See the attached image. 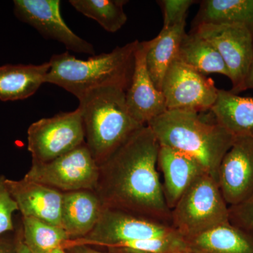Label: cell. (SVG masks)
Segmentation results:
<instances>
[{"label":"cell","mask_w":253,"mask_h":253,"mask_svg":"<svg viewBox=\"0 0 253 253\" xmlns=\"http://www.w3.org/2000/svg\"><path fill=\"white\" fill-rule=\"evenodd\" d=\"M160 144L145 126L99 166L96 191L104 208L171 226L158 169Z\"/></svg>","instance_id":"obj_1"},{"label":"cell","mask_w":253,"mask_h":253,"mask_svg":"<svg viewBox=\"0 0 253 253\" xmlns=\"http://www.w3.org/2000/svg\"><path fill=\"white\" fill-rule=\"evenodd\" d=\"M146 126L160 145L189 155L202 165L216 181L218 169L235 136L211 115L186 110H167Z\"/></svg>","instance_id":"obj_2"},{"label":"cell","mask_w":253,"mask_h":253,"mask_svg":"<svg viewBox=\"0 0 253 253\" xmlns=\"http://www.w3.org/2000/svg\"><path fill=\"white\" fill-rule=\"evenodd\" d=\"M138 43V41H133L86 60L77 59L68 51L53 55L45 83L63 88L78 100L103 86H117L126 91L134 73Z\"/></svg>","instance_id":"obj_3"},{"label":"cell","mask_w":253,"mask_h":253,"mask_svg":"<svg viewBox=\"0 0 253 253\" xmlns=\"http://www.w3.org/2000/svg\"><path fill=\"white\" fill-rule=\"evenodd\" d=\"M85 144L98 166L145 126L131 116L126 91L117 86L93 89L79 99Z\"/></svg>","instance_id":"obj_4"},{"label":"cell","mask_w":253,"mask_h":253,"mask_svg":"<svg viewBox=\"0 0 253 253\" xmlns=\"http://www.w3.org/2000/svg\"><path fill=\"white\" fill-rule=\"evenodd\" d=\"M227 222L229 206L208 173L194 179L171 211V226L184 239Z\"/></svg>","instance_id":"obj_5"},{"label":"cell","mask_w":253,"mask_h":253,"mask_svg":"<svg viewBox=\"0 0 253 253\" xmlns=\"http://www.w3.org/2000/svg\"><path fill=\"white\" fill-rule=\"evenodd\" d=\"M85 143L81 109L42 118L28 129V149L32 162L46 163Z\"/></svg>","instance_id":"obj_6"},{"label":"cell","mask_w":253,"mask_h":253,"mask_svg":"<svg viewBox=\"0 0 253 253\" xmlns=\"http://www.w3.org/2000/svg\"><path fill=\"white\" fill-rule=\"evenodd\" d=\"M99 171V166L84 143L49 162H32L24 176L62 193L95 191Z\"/></svg>","instance_id":"obj_7"},{"label":"cell","mask_w":253,"mask_h":253,"mask_svg":"<svg viewBox=\"0 0 253 253\" xmlns=\"http://www.w3.org/2000/svg\"><path fill=\"white\" fill-rule=\"evenodd\" d=\"M175 232L170 225L104 208L94 229L83 239L68 241L66 247L68 245H86L109 249L131 241L165 237Z\"/></svg>","instance_id":"obj_8"},{"label":"cell","mask_w":253,"mask_h":253,"mask_svg":"<svg viewBox=\"0 0 253 253\" xmlns=\"http://www.w3.org/2000/svg\"><path fill=\"white\" fill-rule=\"evenodd\" d=\"M192 31L211 42L221 55L229 73L233 93L245 90L253 61V37L247 28L230 23H203Z\"/></svg>","instance_id":"obj_9"},{"label":"cell","mask_w":253,"mask_h":253,"mask_svg":"<svg viewBox=\"0 0 253 253\" xmlns=\"http://www.w3.org/2000/svg\"><path fill=\"white\" fill-rule=\"evenodd\" d=\"M218 91L212 79L178 59L168 68L161 87L167 110L197 112L211 111L217 101Z\"/></svg>","instance_id":"obj_10"},{"label":"cell","mask_w":253,"mask_h":253,"mask_svg":"<svg viewBox=\"0 0 253 253\" xmlns=\"http://www.w3.org/2000/svg\"><path fill=\"white\" fill-rule=\"evenodd\" d=\"M15 16L44 38L62 43L68 49L95 55L94 46L77 36L63 19L59 0H15Z\"/></svg>","instance_id":"obj_11"},{"label":"cell","mask_w":253,"mask_h":253,"mask_svg":"<svg viewBox=\"0 0 253 253\" xmlns=\"http://www.w3.org/2000/svg\"><path fill=\"white\" fill-rule=\"evenodd\" d=\"M217 181L229 207L239 204L253 193V137L236 136L217 172Z\"/></svg>","instance_id":"obj_12"},{"label":"cell","mask_w":253,"mask_h":253,"mask_svg":"<svg viewBox=\"0 0 253 253\" xmlns=\"http://www.w3.org/2000/svg\"><path fill=\"white\" fill-rule=\"evenodd\" d=\"M151 44L152 40L138 43L134 54V73L126 91L128 110L143 126L167 111L164 95L155 85L148 70L146 54Z\"/></svg>","instance_id":"obj_13"},{"label":"cell","mask_w":253,"mask_h":253,"mask_svg":"<svg viewBox=\"0 0 253 253\" xmlns=\"http://www.w3.org/2000/svg\"><path fill=\"white\" fill-rule=\"evenodd\" d=\"M6 184L21 217L36 218L61 227L63 193L26 176L20 180L6 178Z\"/></svg>","instance_id":"obj_14"},{"label":"cell","mask_w":253,"mask_h":253,"mask_svg":"<svg viewBox=\"0 0 253 253\" xmlns=\"http://www.w3.org/2000/svg\"><path fill=\"white\" fill-rule=\"evenodd\" d=\"M158 169L162 173L163 194L170 211L194 179L207 173L195 158L163 145L158 151Z\"/></svg>","instance_id":"obj_15"},{"label":"cell","mask_w":253,"mask_h":253,"mask_svg":"<svg viewBox=\"0 0 253 253\" xmlns=\"http://www.w3.org/2000/svg\"><path fill=\"white\" fill-rule=\"evenodd\" d=\"M104 206L93 190L63 193L61 227L71 241L87 236L97 224Z\"/></svg>","instance_id":"obj_16"},{"label":"cell","mask_w":253,"mask_h":253,"mask_svg":"<svg viewBox=\"0 0 253 253\" xmlns=\"http://www.w3.org/2000/svg\"><path fill=\"white\" fill-rule=\"evenodd\" d=\"M184 239L191 253H253V232L230 222Z\"/></svg>","instance_id":"obj_17"},{"label":"cell","mask_w":253,"mask_h":253,"mask_svg":"<svg viewBox=\"0 0 253 253\" xmlns=\"http://www.w3.org/2000/svg\"><path fill=\"white\" fill-rule=\"evenodd\" d=\"M49 68V62L0 66V100L17 101L31 97L45 83Z\"/></svg>","instance_id":"obj_18"},{"label":"cell","mask_w":253,"mask_h":253,"mask_svg":"<svg viewBox=\"0 0 253 253\" xmlns=\"http://www.w3.org/2000/svg\"><path fill=\"white\" fill-rule=\"evenodd\" d=\"M211 111L217 123L233 136L253 137V97L219 89Z\"/></svg>","instance_id":"obj_19"},{"label":"cell","mask_w":253,"mask_h":253,"mask_svg":"<svg viewBox=\"0 0 253 253\" xmlns=\"http://www.w3.org/2000/svg\"><path fill=\"white\" fill-rule=\"evenodd\" d=\"M186 23L168 30H161L152 40L146 54L148 70L155 85L161 91L163 79L168 68L176 59L181 40L185 35Z\"/></svg>","instance_id":"obj_20"},{"label":"cell","mask_w":253,"mask_h":253,"mask_svg":"<svg viewBox=\"0 0 253 253\" xmlns=\"http://www.w3.org/2000/svg\"><path fill=\"white\" fill-rule=\"evenodd\" d=\"M176 59L205 76L217 73L229 78L225 63L217 50L196 32L191 31L183 37Z\"/></svg>","instance_id":"obj_21"},{"label":"cell","mask_w":253,"mask_h":253,"mask_svg":"<svg viewBox=\"0 0 253 253\" xmlns=\"http://www.w3.org/2000/svg\"><path fill=\"white\" fill-rule=\"evenodd\" d=\"M203 23H230L247 28L253 37V0H204L194 26Z\"/></svg>","instance_id":"obj_22"},{"label":"cell","mask_w":253,"mask_h":253,"mask_svg":"<svg viewBox=\"0 0 253 253\" xmlns=\"http://www.w3.org/2000/svg\"><path fill=\"white\" fill-rule=\"evenodd\" d=\"M23 242L32 253H49L55 249H65L71 241L63 228L41 219L21 217Z\"/></svg>","instance_id":"obj_23"},{"label":"cell","mask_w":253,"mask_h":253,"mask_svg":"<svg viewBox=\"0 0 253 253\" xmlns=\"http://www.w3.org/2000/svg\"><path fill=\"white\" fill-rule=\"evenodd\" d=\"M126 0H70L80 13L99 23L105 31L116 33L127 21L124 6Z\"/></svg>","instance_id":"obj_24"},{"label":"cell","mask_w":253,"mask_h":253,"mask_svg":"<svg viewBox=\"0 0 253 253\" xmlns=\"http://www.w3.org/2000/svg\"><path fill=\"white\" fill-rule=\"evenodd\" d=\"M6 179L5 176L0 175V236L16 230L13 214L18 211V205L10 194Z\"/></svg>","instance_id":"obj_25"},{"label":"cell","mask_w":253,"mask_h":253,"mask_svg":"<svg viewBox=\"0 0 253 253\" xmlns=\"http://www.w3.org/2000/svg\"><path fill=\"white\" fill-rule=\"evenodd\" d=\"M193 0H162L158 1L163 11V31L186 22V16Z\"/></svg>","instance_id":"obj_26"},{"label":"cell","mask_w":253,"mask_h":253,"mask_svg":"<svg viewBox=\"0 0 253 253\" xmlns=\"http://www.w3.org/2000/svg\"><path fill=\"white\" fill-rule=\"evenodd\" d=\"M229 220L233 225L253 232V193L243 202L229 207Z\"/></svg>","instance_id":"obj_27"},{"label":"cell","mask_w":253,"mask_h":253,"mask_svg":"<svg viewBox=\"0 0 253 253\" xmlns=\"http://www.w3.org/2000/svg\"><path fill=\"white\" fill-rule=\"evenodd\" d=\"M18 229L0 236V253H16Z\"/></svg>","instance_id":"obj_28"},{"label":"cell","mask_w":253,"mask_h":253,"mask_svg":"<svg viewBox=\"0 0 253 253\" xmlns=\"http://www.w3.org/2000/svg\"><path fill=\"white\" fill-rule=\"evenodd\" d=\"M68 253H109L103 252L94 249L92 246H86V245H68L65 248Z\"/></svg>","instance_id":"obj_29"},{"label":"cell","mask_w":253,"mask_h":253,"mask_svg":"<svg viewBox=\"0 0 253 253\" xmlns=\"http://www.w3.org/2000/svg\"><path fill=\"white\" fill-rule=\"evenodd\" d=\"M108 252L109 253H149L142 252V251H135V250H131L128 249H124V248H110L107 249ZM171 253H191L189 251H176Z\"/></svg>","instance_id":"obj_30"},{"label":"cell","mask_w":253,"mask_h":253,"mask_svg":"<svg viewBox=\"0 0 253 253\" xmlns=\"http://www.w3.org/2000/svg\"><path fill=\"white\" fill-rule=\"evenodd\" d=\"M16 253H33L26 247V245L23 242L21 227L18 229V239Z\"/></svg>","instance_id":"obj_31"},{"label":"cell","mask_w":253,"mask_h":253,"mask_svg":"<svg viewBox=\"0 0 253 253\" xmlns=\"http://www.w3.org/2000/svg\"><path fill=\"white\" fill-rule=\"evenodd\" d=\"M249 89H253V61L245 82V90Z\"/></svg>","instance_id":"obj_32"},{"label":"cell","mask_w":253,"mask_h":253,"mask_svg":"<svg viewBox=\"0 0 253 253\" xmlns=\"http://www.w3.org/2000/svg\"><path fill=\"white\" fill-rule=\"evenodd\" d=\"M49 253H68L66 252V250L65 249H62V248H61V249H55L54 251H51V252H50Z\"/></svg>","instance_id":"obj_33"}]
</instances>
